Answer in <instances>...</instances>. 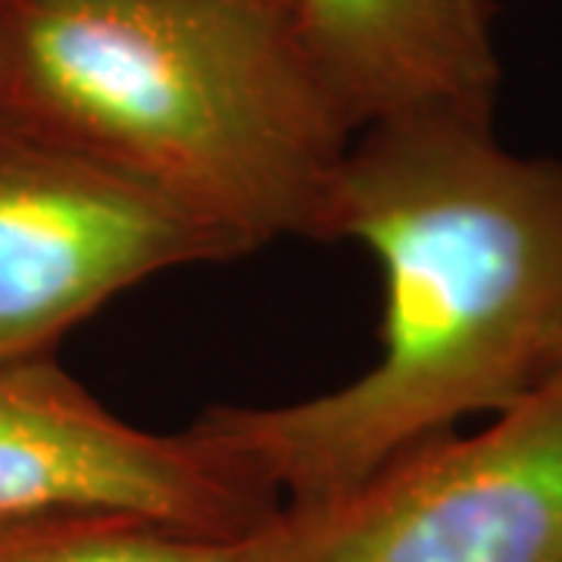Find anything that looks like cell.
Segmentation results:
<instances>
[{
	"label": "cell",
	"mask_w": 562,
	"mask_h": 562,
	"mask_svg": "<svg viewBox=\"0 0 562 562\" xmlns=\"http://www.w3.org/2000/svg\"><path fill=\"white\" fill-rule=\"evenodd\" d=\"M247 562H562V372L338 501L284 506Z\"/></svg>",
	"instance_id": "3957f363"
},
{
	"label": "cell",
	"mask_w": 562,
	"mask_h": 562,
	"mask_svg": "<svg viewBox=\"0 0 562 562\" xmlns=\"http://www.w3.org/2000/svg\"><path fill=\"white\" fill-rule=\"evenodd\" d=\"M322 238L379 260V362L322 397L216 406L188 428L266 494L338 501L453 422L497 416L562 372V162L513 154L491 116L362 128Z\"/></svg>",
	"instance_id": "6da1fadb"
},
{
	"label": "cell",
	"mask_w": 562,
	"mask_h": 562,
	"mask_svg": "<svg viewBox=\"0 0 562 562\" xmlns=\"http://www.w3.org/2000/svg\"><path fill=\"white\" fill-rule=\"evenodd\" d=\"M44 513L247 538L279 506L191 431L135 428L47 357L0 362V516Z\"/></svg>",
	"instance_id": "5b68a950"
},
{
	"label": "cell",
	"mask_w": 562,
	"mask_h": 562,
	"mask_svg": "<svg viewBox=\"0 0 562 562\" xmlns=\"http://www.w3.org/2000/svg\"><path fill=\"white\" fill-rule=\"evenodd\" d=\"M0 562H247L244 538H206L169 525L44 513L0 516Z\"/></svg>",
	"instance_id": "52a82bcc"
},
{
	"label": "cell",
	"mask_w": 562,
	"mask_h": 562,
	"mask_svg": "<svg viewBox=\"0 0 562 562\" xmlns=\"http://www.w3.org/2000/svg\"><path fill=\"white\" fill-rule=\"evenodd\" d=\"M291 16L360 132L491 116L501 63L487 0H291Z\"/></svg>",
	"instance_id": "8992f818"
},
{
	"label": "cell",
	"mask_w": 562,
	"mask_h": 562,
	"mask_svg": "<svg viewBox=\"0 0 562 562\" xmlns=\"http://www.w3.org/2000/svg\"><path fill=\"white\" fill-rule=\"evenodd\" d=\"M0 122L235 254L322 238L360 135L294 16L247 0H0Z\"/></svg>",
	"instance_id": "7a4b0ae2"
},
{
	"label": "cell",
	"mask_w": 562,
	"mask_h": 562,
	"mask_svg": "<svg viewBox=\"0 0 562 562\" xmlns=\"http://www.w3.org/2000/svg\"><path fill=\"white\" fill-rule=\"evenodd\" d=\"M232 244L98 162L0 122V362L47 357L125 288Z\"/></svg>",
	"instance_id": "277c9868"
},
{
	"label": "cell",
	"mask_w": 562,
	"mask_h": 562,
	"mask_svg": "<svg viewBox=\"0 0 562 562\" xmlns=\"http://www.w3.org/2000/svg\"><path fill=\"white\" fill-rule=\"evenodd\" d=\"M247 3H260V7H272V10L291 13V0H247Z\"/></svg>",
	"instance_id": "ba28073f"
}]
</instances>
